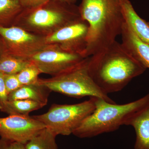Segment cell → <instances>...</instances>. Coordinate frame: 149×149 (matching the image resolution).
I'll return each instance as SVG.
<instances>
[{
  "mask_svg": "<svg viewBox=\"0 0 149 149\" xmlns=\"http://www.w3.org/2000/svg\"><path fill=\"white\" fill-rule=\"evenodd\" d=\"M146 70L116 40L89 57V73L96 85L107 95L122 91L133 78Z\"/></svg>",
  "mask_w": 149,
  "mask_h": 149,
  "instance_id": "6da1fadb",
  "label": "cell"
},
{
  "mask_svg": "<svg viewBox=\"0 0 149 149\" xmlns=\"http://www.w3.org/2000/svg\"><path fill=\"white\" fill-rule=\"evenodd\" d=\"M121 0H82L80 16L89 25L84 57L91 56L107 47L121 35L125 21Z\"/></svg>",
  "mask_w": 149,
  "mask_h": 149,
  "instance_id": "7a4b0ae2",
  "label": "cell"
},
{
  "mask_svg": "<svg viewBox=\"0 0 149 149\" xmlns=\"http://www.w3.org/2000/svg\"><path fill=\"white\" fill-rule=\"evenodd\" d=\"M149 104V93L139 100L117 104L96 97L95 108L73 132L80 138H91L117 130L127 125L131 118Z\"/></svg>",
  "mask_w": 149,
  "mask_h": 149,
  "instance_id": "3957f363",
  "label": "cell"
},
{
  "mask_svg": "<svg viewBox=\"0 0 149 149\" xmlns=\"http://www.w3.org/2000/svg\"><path fill=\"white\" fill-rule=\"evenodd\" d=\"M80 17L79 8L75 4L50 0L38 7L23 9L16 18L17 26L46 37Z\"/></svg>",
  "mask_w": 149,
  "mask_h": 149,
  "instance_id": "277c9868",
  "label": "cell"
},
{
  "mask_svg": "<svg viewBox=\"0 0 149 149\" xmlns=\"http://www.w3.org/2000/svg\"><path fill=\"white\" fill-rule=\"evenodd\" d=\"M89 57L55 76L47 79L39 78L37 84L51 91L72 97H96L110 103H115L101 91L92 79L88 70Z\"/></svg>",
  "mask_w": 149,
  "mask_h": 149,
  "instance_id": "5b68a950",
  "label": "cell"
},
{
  "mask_svg": "<svg viewBox=\"0 0 149 149\" xmlns=\"http://www.w3.org/2000/svg\"><path fill=\"white\" fill-rule=\"evenodd\" d=\"M96 97L73 104H54L44 114L32 117L57 136H69L95 110Z\"/></svg>",
  "mask_w": 149,
  "mask_h": 149,
  "instance_id": "8992f818",
  "label": "cell"
},
{
  "mask_svg": "<svg viewBox=\"0 0 149 149\" xmlns=\"http://www.w3.org/2000/svg\"><path fill=\"white\" fill-rule=\"evenodd\" d=\"M0 35L6 43L7 54L28 60L51 45L47 43L45 37L33 34L17 26H0Z\"/></svg>",
  "mask_w": 149,
  "mask_h": 149,
  "instance_id": "52a82bcc",
  "label": "cell"
},
{
  "mask_svg": "<svg viewBox=\"0 0 149 149\" xmlns=\"http://www.w3.org/2000/svg\"><path fill=\"white\" fill-rule=\"evenodd\" d=\"M88 32V23L81 17L46 37V41L49 45L85 58Z\"/></svg>",
  "mask_w": 149,
  "mask_h": 149,
  "instance_id": "ba28073f",
  "label": "cell"
},
{
  "mask_svg": "<svg viewBox=\"0 0 149 149\" xmlns=\"http://www.w3.org/2000/svg\"><path fill=\"white\" fill-rule=\"evenodd\" d=\"M45 128L44 123L29 115L10 114L0 118V136L11 143L25 145Z\"/></svg>",
  "mask_w": 149,
  "mask_h": 149,
  "instance_id": "9c48e42d",
  "label": "cell"
},
{
  "mask_svg": "<svg viewBox=\"0 0 149 149\" xmlns=\"http://www.w3.org/2000/svg\"><path fill=\"white\" fill-rule=\"evenodd\" d=\"M79 54L66 52L51 45L32 56L29 61L40 69L42 73L57 75L85 59Z\"/></svg>",
  "mask_w": 149,
  "mask_h": 149,
  "instance_id": "30bf717a",
  "label": "cell"
},
{
  "mask_svg": "<svg viewBox=\"0 0 149 149\" xmlns=\"http://www.w3.org/2000/svg\"><path fill=\"white\" fill-rule=\"evenodd\" d=\"M121 44L127 52L146 69H149V45L139 38L125 22L121 32Z\"/></svg>",
  "mask_w": 149,
  "mask_h": 149,
  "instance_id": "8fae6325",
  "label": "cell"
},
{
  "mask_svg": "<svg viewBox=\"0 0 149 149\" xmlns=\"http://www.w3.org/2000/svg\"><path fill=\"white\" fill-rule=\"evenodd\" d=\"M136 133L133 149H149V104L130 118L127 124Z\"/></svg>",
  "mask_w": 149,
  "mask_h": 149,
  "instance_id": "7c38bea8",
  "label": "cell"
},
{
  "mask_svg": "<svg viewBox=\"0 0 149 149\" xmlns=\"http://www.w3.org/2000/svg\"><path fill=\"white\" fill-rule=\"evenodd\" d=\"M121 3L125 22L142 41L149 45V22L139 16L129 0H121Z\"/></svg>",
  "mask_w": 149,
  "mask_h": 149,
  "instance_id": "4fadbf2b",
  "label": "cell"
},
{
  "mask_svg": "<svg viewBox=\"0 0 149 149\" xmlns=\"http://www.w3.org/2000/svg\"><path fill=\"white\" fill-rule=\"evenodd\" d=\"M52 92L45 86L36 84L22 85L8 95V100H28L47 104L48 97Z\"/></svg>",
  "mask_w": 149,
  "mask_h": 149,
  "instance_id": "5bb4252c",
  "label": "cell"
},
{
  "mask_svg": "<svg viewBox=\"0 0 149 149\" xmlns=\"http://www.w3.org/2000/svg\"><path fill=\"white\" fill-rule=\"evenodd\" d=\"M56 135L45 128L25 144L26 149H58Z\"/></svg>",
  "mask_w": 149,
  "mask_h": 149,
  "instance_id": "9a60e30c",
  "label": "cell"
},
{
  "mask_svg": "<svg viewBox=\"0 0 149 149\" xmlns=\"http://www.w3.org/2000/svg\"><path fill=\"white\" fill-rule=\"evenodd\" d=\"M28 60L19 58L7 53L0 58V73L4 74H17L30 64Z\"/></svg>",
  "mask_w": 149,
  "mask_h": 149,
  "instance_id": "2e32d148",
  "label": "cell"
},
{
  "mask_svg": "<svg viewBox=\"0 0 149 149\" xmlns=\"http://www.w3.org/2000/svg\"><path fill=\"white\" fill-rule=\"evenodd\" d=\"M45 105L39 102L28 100L9 101L7 113L29 115L31 112L42 108Z\"/></svg>",
  "mask_w": 149,
  "mask_h": 149,
  "instance_id": "e0dca14e",
  "label": "cell"
},
{
  "mask_svg": "<svg viewBox=\"0 0 149 149\" xmlns=\"http://www.w3.org/2000/svg\"><path fill=\"white\" fill-rule=\"evenodd\" d=\"M23 10L19 0H0V22L17 18Z\"/></svg>",
  "mask_w": 149,
  "mask_h": 149,
  "instance_id": "ac0fdd59",
  "label": "cell"
},
{
  "mask_svg": "<svg viewBox=\"0 0 149 149\" xmlns=\"http://www.w3.org/2000/svg\"><path fill=\"white\" fill-rule=\"evenodd\" d=\"M42 73L40 69L30 62V64L17 74L22 85L35 84L38 81V76Z\"/></svg>",
  "mask_w": 149,
  "mask_h": 149,
  "instance_id": "d6986e66",
  "label": "cell"
},
{
  "mask_svg": "<svg viewBox=\"0 0 149 149\" xmlns=\"http://www.w3.org/2000/svg\"><path fill=\"white\" fill-rule=\"evenodd\" d=\"M8 93L5 84L4 74L0 73V110L7 113Z\"/></svg>",
  "mask_w": 149,
  "mask_h": 149,
  "instance_id": "ffe728a7",
  "label": "cell"
},
{
  "mask_svg": "<svg viewBox=\"0 0 149 149\" xmlns=\"http://www.w3.org/2000/svg\"><path fill=\"white\" fill-rule=\"evenodd\" d=\"M4 78L8 95L22 86L17 78V74H4Z\"/></svg>",
  "mask_w": 149,
  "mask_h": 149,
  "instance_id": "44dd1931",
  "label": "cell"
},
{
  "mask_svg": "<svg viewBox=\"0 0 149 149\" xmlns=\"http://www.w3.org/2000/svg\"><path fill=\"white\" fill-rule=\"evenodd\" d=\"M50 0H19L23 9L38 7L47 3Z\"/></svg>",
  "mask_w": 149,
  "mask_h": 149,
  "instance_id": "7402d4cb",
  "label": "cell"
},
{
  "mask_svg": "<svg viewBox=\"0 0 149 149\" xmlns=\"http://www.w3.org/2000/svg\"><path fill=\"white\" fill-rule=\"evenodd\" d=\"M12 143L1 139L0 140V149H13Z\"/></svg>",
  "mask_w": 149,
  "mask_h": 149,
  "instance_id": "603a6c76",
  "label": "cell"
},
{
  "mask_svg": "<svg viewBox=\"0 0 149 149\" xmlns=\"http://www.w3.org/2000/svg\"><path fill=\"white\" fill-rule=\"evenodd\" d=\"M13 149H26L24 144L20 143H12Z\"/></svg>",
  "mask_w": 149,
  "mask_h": 149,
  "instance_id": "cb8c5ba5",
  "label": "cell"
},
{
  "mask_svg": "<svg viewBox=\"0 0 149 149\" xmlns=\"http://www.w3.org/2000/svg\"><path fill=\"white\" fill-rule=\"evenodd\" d=\"M61 2L66 3L70 4H75L77 0H55Z\"/></svg>",
  "mask_w": 149,
  "mask_h": 149,
  "instance_id": "d4e9b609",
  "label": "cell"
}]
</instances>
